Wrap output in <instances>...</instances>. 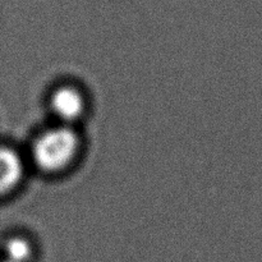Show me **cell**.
I'll list each match as a JSON object with an SVG mask.
<instances>
[{"label":"cell","instance_id":"1","mask_svg":"<svg viewBox=\"0 0 262 262\" xmlns=\"http://www.w3.org/2000/svg\"><path fill=\"white\" fill-rule=\"evenodd\" d=\"M25 154L31 171L46 179H60L83 160L86 138L82 128L49 122L33 133Z\"/></svg>","mask_w":262,"mask_h":262},{"label":"cell","instance_id":"2","mask_svg":"<svg viewBox=\"0 0 262 262\" xmlns=\"http://www.w3.org/2000/svg\"><path fill=\"white\" fill-rule=\"evenodd\" d=\"M46 113L51 123L82 128L92 110L89 90L76 79L54 82L43 97Z\"/></svg>","mask_w":262,"mask_h":262},{"label":"cell","instance_id":"3","mask_svg":"<svg viewBox=\"0 0 262 262\" xmlns=\"http://www.w3.org/2000/svg\"><path fill=\"white\" fill-rule=\"evenodd\" d=\"M30 171L25 151L0 145V199L12 196L22 188Z\"/></svg>","mask_w":262,"mask_h":262},{"label":"cell","instance_id":"4","mask_svg":"<svg viewBox=\"0 0 262 262\" xmlns=\"http://www.w3.org/2000/svg\"><path fill=\"white\" fill-rule=\"evenodd\" d=\"M37 253L36 239L25 233H17L4 241L0 257L8 262H35Z\"/></svg>","mask_w":262,"mask_h":262},{"label":"cell","instance_id":"5","mask_svg":"<svg viewBox=\"0 0 262 262\" xmlns=\"http://www.w3.org/2000/svg\"><path fill=\"white\" fill-rule=\"evenodd\" d=\"M0 262H8V261L4 260V258H3V257H0Z\"/></svg>","mask_w":262,"mask_h":262}]
</instances>
